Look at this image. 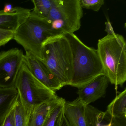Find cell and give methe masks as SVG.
I'll return each instance as SVG.
<instances>
[{
    "label": "cell",
    "instance_id": "6da1fadb",
    "mask_svg": "<svg viewBox=\"0 0 126 126\" xmlns=\"http://www.w3.org/2000/svg\"><path fill=\"white\" fill-rule=\"evenodd\" d=\"M64 35L69 41L73 54V73L70 86L80 88L104 75L97 50L86 45L74 33Z\"/></svg>",
    "mask_w": 126,
    "mask_h": 126
},
{
    "label": "cell",
    "instance_id": "7a4b0ae2",
    "mask_svg": "<svg viewBox=\"0 0 126 126\" xmlns=\"http://www.w3.org/2000/svg\"><path fill=\"white\" fill-rule=\"evenodd\" d=\"M97 51L104 75L117 88L126 80V43L119 34L108 35L99 40Z\"/></svg>",
    "mask_w": 126,
    "mask_h": 126
},
{
    "label": "cell",
    "instance_id": "3957f363",
    "mask_svg": "<svg viewBox=\"0 0 126 126\" xmlns=\"http://www.w3.org/2000/svg\"><path fill=\"white\" fill-rule=\"evenodd\" d=\"M41 60L63 87L69 85L73 73V54L65 35L54 36L44 42Z\"/></svg>",
    "mask_w": 126,
    "mask_h": 126
},
{
    "label": "cell",
    "instance_id": "277c9868",
    "mask_svg": "<svg viewBox=\"0 0 126 126\" xmlns=\"http://www.w3.org/2000/svg\"><path fill=\"white\" fill-rule=\"evenodd\" d=\"M54 36L56 35L46 19L32 11L15 32L13 39L23 47L26 52H29L42 59L43 44Z\"/></svg>",
    "mask_w": 126,
    "mask_h": 126
},
{
    "label": "cell",
    "instance_id": "5b68a950",
    "mask_svg": "<svg viewBox=\"0 0 126 126\" xmlns=\"http://www.w3.org/2000/svg\"><path fill=\"white\" fill-rule=\"evenodd\" d=\"M15 87L23 106L31 111L40 105L58 98L55 91L46 87L35 78L24 60Z\"/></svg>",
    "mask_w": 126,
    "mask_h": 126
},
{
    "label": "cell",
    "instance_id": "8992f818",
    "mask_svg": "<svg viewBox=\"0 0 126 126\" xmlns=\"http://www.w3.org/2000/svg\"><path fill=\"white\" fill-rule=\"evenodd\" d=\"M83 16L79 0H53L46 19L57 36L74 33L79 30Z\"/></svg>",
    "mask_w": 126,
    "mask_h": 126
},
{
    "label": "cell",
    "instance_id": "52a82bcc",
    "mask_svg": "<svg viewBox=\"0 0 126 126\" xmlns=\"http://www.w3.org/2000/svg\"><path fill=\"white\" fill-rule=\"evenodd\" d=\"M23 51L16 48L0 52V88L15 87L24 60Z\"/></svg>",
    "mask_w": 126,
    "mask_h": 126
},
{
    "label": "cell",
    "instance_id": "ba28073f",
    "mask_svg": "<svg viewBox=\"0 0 126 126\" xmlns=\"http://www.w3.org/2000/svg\"><path fill=\"white\" fill-rule=\"evenodd\" d=\"M24 61L32 74L46 87L55 92L63 87L40 59L26 52Z\"/></svg>",
    "mask_w": 126,
    "mask_h": 126
},
{
    "label": "cell",
    "instance_id": "9c48e42d",
    "mask_svg": "<svg viewBox=\"0 0 126 126\" xmlns=\"http://www.w3.org/2000/svg\"><path fill=\"white\" fill-rule=\"evenodd\" d=\"M110 81L104 75L98 77L82 87L78 88V98L86 106L104 97Z\"/></svg>",
    "mask_w": 126,
    "mask_h": 126
},
{
    "label": "cell",
    "instance_id": "30bf717a",
    "mask_svg": "<svg viewBox=\"0 0 126 126\" xmlns=\"http://www.w3.org/2000/svg\"><path fill=\"white\" fill-rule=\"evenodd\" d=\"M87 126H126V118H116L89 105L85 110Z\"/></svg>",
    "mask_w": 126,
    "mask_h": 126
},
{
    "label": "cell",
    "instance_id": "8fae6325",
    "mask_svg": "<svg viewBox=\"0 0 126 126\" xmlns=\"http://www.w3.org/2000/svg\"><path fill=\"white\" fill-rule=\"evenodd\" d=\"M31 10L20 7H14L12 11L6 13L0 11V28L15 32L27 19Z\"/></svg>",
    "mask_w": 126,
    "mask_h": 126
},
{
    "label": "cell",
    "instance_id": "7c38bea8",
    "mask_svg": "<svg viewBox=\"0 0 126 126\" xmlns=\"http://www.w3.org/2000/svg\"><path fill=\"white\" fill-rule=\"evenodd\" d=\"M85 105L78 98L73 101L66 102L64 115L70 126H87Z\"/></svg>",
    "mask_w": 126,
    "mask_h": 126
},
{
    "label": "cell",
    "instance_id": "4fadbf2b",
    "mask_svg": "<svg viewBox=\"0 0 126 126\" xmlns=\"http://www.w3.org/2000/svg\"><path fill=\"white\" fill-rule=\"evenodd\" d=\"M18 98L15 87L0 88V126H2L6 116L14 106Z\"/></svg>",
    "mask_w": 126,
    "mask_h": 126
},
{
    "label": "cell",
    "instance_id": "5bb4252c",
    "mask_svg": "<svg viewBox=\"0 0 126 126\" xmlns=\"http://www.w3.org/2000/svg\"><path fill=\"white\" fill-rule=\"evenodd\" d=\"M105 111L113 118H126V88L108 105Z\"/></svg>",
    "mask_w": 126,
    "mask_h": 126
},
{
    "label": "cell",
    "instance_id": "9a60e30c",
    "mask_svg": "<svg viewBox=\"0 0 126 126\" xmlns=\"http://www.w3.org/2000/svg\"><path fill=\"white\" fill-rule=\"evenodd\" d=\"M65 100L58 97L52 106L43 126H60L64 115Z\"/></svg>",
    "mask_w": 126,
    "mask_h": 126
},
{
    "label": "cell",
    "instance_id": "2e32d148",
    "mask_svg": "<svg viewBox=\"0 0 126 126\" xmlns=\"http://www.w3.org/2000/svg\"><path fill=\"white\" fill-rule=\"evenodd\" d=\"M57 98L43 103L36 107L32 112L29 126H43L52 106Z\"/></svg>",
    "mask_w": 126,
    "mask_h": 126
},
{
    "label": "cell",
    "instance_id": "e0dca14e",
    "mask_svg": "<svg viewBox=\"0 0 126 126\" xmlns=\"http://www.w3.org/2000/svg\"><path fill=\"white\" fill-rule=\"evenodd\" d=\"M32 111L26 109L18 98L14 106V116L16 126H29Z\"/></svg>",
    "mask_w": 126,
    "mask_h": 126
},
{
    "label": "cell",
    "instance_id": "ac0fdd59",
    "mask_svg": "<svg viewBox=\"0 0 126 126\" xmlns=\"http://www.w3.org/2000/svg\"><path fill=\"white\" fill-rule=\"evenodd\" d=\"M34 5L33 11L38 16L46 19L51 10L53 0H32Z\"/></svg>",
    "mask_w": 126,
    "mask_h": 126
},
{
    "label": "cell",
    "instance_id": "d6986e66",
    "mask_svg": "<svg viewBox=\"0 0 126 126\" xmlns=\"http://www.w3.org/2000/svg\"><path fill=\"white\" fill-rule=\"evenodd\" d=\"M82 8L98 12L104 4V0H79Z\"/></svg>",
    "mask_w": 126,
    "mask_h": 126
},
{
    "label": "cell",
    "instance_id": "ffe728a7",
    "mask_svg": "<svg viewBox=\"0 0 126 126\" xmlns=\"http://www.w3.org/2000/svg\"><path fill=\"white\" fill-rule=\"evenodd\" d=\"M14 33L13 31L0 28V47L13 39Z\"/></svg>",
    "mask_w": 126,
    "mask_h": 126
},
{
    "label": "cell",
    "instance_id": "44dd1931",
    "mask_svg": "<svg viewBox=\"0 0 126 126\" xmlns=\"http://www.w3.org/2000/svg\"><path fill=\"white\" fill-rule=\"evenodd\" d=\"M14 106L6 116L1 126H16L15 120Z\"/></svg>",
    "mask_w": 126,
    "mask_h": 126
},
{
    "label": "cell",
    "instance_id": "7402d4cb",
    "mask_svg": "<svg viewBox=\"0 0 126 126\" xmlns=\"http://www.w3.org/2000/svg\"><path fill=\"white\" fill-rule=\"evenodd\" d=\"M105 31L107 32L108 35H112L115 34V33L111 23L109 20H108L105 23Z\"/></svg>",
    "mask_w": 126,
    "mask_h": 126
},
{
    "label": "cell",
    "instance_id": "603a6c76",
    "mask_svg": "<svg viewBox=\"0 0 126 126\" xmlns=\"http://www.w3.org/2000/svg\"><path fill=\"white\" fill-rule=\"evenodd\" d=\"M14 7H13V6L11 4H6L4 6L3 11L6 13L11 12L13 11Z\"/></svg>",
    "mask_w": 126,
    "mask_h": 126
},
{
    "label": "cell",
    "instance_id": "cb8c5ba5",
    "mask_svg": "<svg viewBox=\"0 0 126 126\" xmlns=\"http://www.w3.org/2000/svg\"><path fill=\"white\" fill-rule=\"evenodd\" d=\"M60 126H70L69 125L68 122L67 121L66 118L65 117L64 115L63 116V118L62 121V122L61 123Z\"/></svg>",
    "mask_w": 126,
    "mask_h": 126
}]
</instances>
